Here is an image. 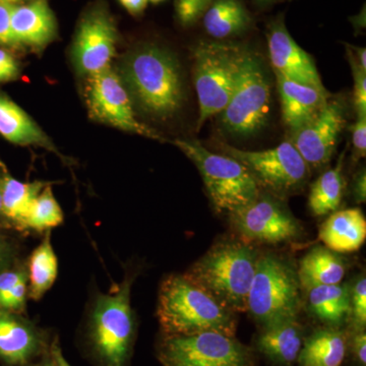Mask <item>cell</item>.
Returning <instances> with one entry per match:
<instances>
[{"label":"cell","mask_w":366,"mask_h":366,"mask_svg":"<svg viewBox=\"0 0 366 366\" xmlns=\"http://www.w3.org/2000/svg\"><path fill=\"white\" fill-rule=\"evenodd\" d=\"M352 352L355 355L356 360L361 365H366V334L365 330L362 331H356L354 334L352 342Z\"/></svg>","instance_id":"cell-37"},{"label":"cell","mask_w":366,"mask_h":366,"mask_svg":"<svg viewBox=\"0 0 366 366\" xmlns=\"http://www.w3.org/2000/svg\"><path fill=\"white\" fill-rule=\"evenodd\" d=\"M173 144L197 166L214 208L219 213H234L261 194L249 171L229 156L204 148L197 141L175 139Z\"/></svg>","instance_id":"cell-6"},{"label":"cell","mask_w":366,"mask_h":366,"mask_svg":"<svg viewBox=\"0 0 366 366\" xmlns=\"http://www.w3.org/2000/svg\"><path fill=\"white\" fill-rule=\"evenodd\" d=\"M148 1L153 2V4H159V2H162L164 0H148Z\"/></svg>","instance_id":"cell-47"},{"label":"cell","mask_w":366,"mask_h":366,"mask_svg":"<svg viewBox=\"0 0 366 366\" xmlns=\"http://www.w3.org/2000/svg\"><path fill=\"white\" fill-rule=\"evenodd\" d=\"M2 185H4V177L0 175V220L4 221L2 215Z\"/></svg>","instance_id":"cell-43"},{"label":"cell","mask_w":366,"mask_h":366,"mask_svg":"<svg viewBox=\"0 0 366 366\" xmlns=\"http://www.w3.org/2000/svg\"><path fill=\"white\" fill-rule=\"evenodd\" d=\"M2 1L6 2V4H11V6H16L23 4L24 2L28 1V0H2Z\"/></svg>","instance_id":"cell-44"},{"label":"cell","mask_w":366,"mask_h":366,"mask_svg":"<svg viewBox=\"0 0 366 366\" xmlns=\"http://www.w3.org/2000/svg\"><path fill=\"white\" fill-rule=\"evenodd\" d=\"M29 296L40 300L52 287L59 274V261L53 249L51 230L44 232V238L33 250L28 264Z\"/></svg>","instance_id":"cell-26"},{"label":"cell","mask_w":366,"mask_h":366,"mask_svg":"<svg viewBox=\"0 0 366 366\" xmlns=\"http://www.w3.org/2000/svg\"><path fill=\"white\" fill-rule=\"evenodd\" d=\"M0 134L20 146H38L60 155L42 129L13 100L0 94Z\"/></svg>","instance_id":"cell-20"},{"label":"cell","mask_w":366,"mask_h":366,"mask_svg":"<svg viewBox=\"0 0 366 366\" xmlns=\"http://www.w3.org/2000/svg\"><path fill=\"white\" fill-rule=\"evenodd\" d=\"M355 331H362L366 326V278L360 274L350 285V317Z\"/></svg>","instance_id":"cell-31"},{"label":"cell","mask_w":366,"mask_h":366,"mask_svg":"<svg viewBox=\"0 0 366 366\" xmlns=\"http://www.w3.org/2000/svg\"><path fill=\"white\" fill-rule=\"evenodd\" d=\"M29 295L28 273L24 269H6L0 273V310L21 314Z\"/></svg>","instance_id":"cell-30"},{"label":"cell","mask_w":366,"mask_h":366,"mask_svg":"<svg viewBox=\"0 0 366 366\" xmlns=\"http://www.w3.org/2000/svg\"><path fill=\"white\" fill-rule=\"evenodd\" d=\"M57 34V23L47 0H32L14 6L11 36L14 45L45 47Z\"/></svg>","instance_id":"cell-17"},{"label":"cell","mask_w":366,"mask_h":366,"mask_svg":"<svg viewBox=\"0 0 366 366\" xmlns=\"http://www.w3.org/2000/svg\"><path fill=\"white\" fill-rule=\"evenodd\" d=\"M50 356H51V361L54 366H71L64 358L61 349L56 341L53 342L52 346L50 347Z\"/></svg>","instance_id":"cell-41"},{"label":"cell","mask_w":366,"mask_h":366,"mask_svg":"<svg viewBox=\"0 0 366 366\" xmlns=\"http://www.w3.org/2000/svg\"><path fill=\"white\" fill-rule=\"evenodd\" d=\"M267 36L274 72L296 83L326 90L314 59L295 42L289 34L283 19H277L269 24Z\"/></svg>","instance_id":"cell-15"},{"label":"cell","mask_w":366,"mask_h":366,"mask_svg":"<svg viewBox=\"0 0 366 366\" xmlns=\"http://www.w3.org/2000/svg\"><path fill=\"white\" fill-rule=\"evenodd\" d=\"M202 18L207 34L217 40L242 35L252 25V16L242 0H213Z\"/></svg>","instance_id":"cell-22"},{"label":"cell","mask_w":366,"mask_h":366,"mask_svg":"<svg viewBox=\"0 0 366 366\" xmlns=\"http://www.w3.org/2000/svg\"><path fill=\"white\" fill-rule=\"evenodd\" d=\"M353 196L357 203L366 201V172L365 168L355 175L353 180Z\"/></svg>","instance_id":"cell-39"},{"label":"cell","mask_w":366,"mask_h":366,"mask_svg":"<svg viewBox=\"0 0 366 366\" xmlns=\"http://www.w3.org/2000/svg\"><path fill=\"white\" fill-rule=\"evenodd\" d=\"M30 366H54L53 365L52 361H44V362L37 363V365H33Z\"/></svg>","instance_id":"cell-45"},{"label":"cell","mask_w":366,"mask_h":366,"mask_svg":"<svg viewBox=\"0 0 366 366\" xmlns=\"http://www.w3.org/2000/svg\"><path fill=\"white\" fill-rule=\"evenodd\" d=\"M164 366H252V351L234 337L216 332L166 337L159 348Z\"/></svg>","instance_id":"cell-10"},{"label":"cell","mask_w":366,"mask_h":366,"mask_svg":"<svg viewBox=\"0 0 366 366\" xmlns=\"http://www.w3.org/2000/svg\"><path fill=\"white\" fill-rule=\"evenodd\" d=\"M257 1L262 2V4H268V2L280 1V0H257Z\"/></svg>","instance_id":"cell-46"},{"label":"cell","mask_w":366,"mask_h":366,"mask_svg":"<svg viewBox=\"0 0 366 366\" xmlns=\"http://www.w3.org/2000/svg\"><path fill=\"white\" fill-rule=\"evenodd\" d=\"M118 1L129 14H134V16L143 13L147 4H148V0H118Z\"/></svg>","instance_id":"cell-40"},{"label":"cell","mask_w":366,"mask_h":366,"mask_svg":"<svg viewBox=\"0 0 366 366\" xmlns=\"http://www.w3.org/2000/svg\"><path fill=\"white\" fill-rule=\"evenodd\" d=\"M14 6L0 0V45H14L11 13Z\"/></svg>","instance_id":"cell-36"},{"label":"cell","mask_w":366,"mask_h":366,"mask_svg":"<svg viewBox=\"0 0 366 366\" xmlns=\"http://www.w3.org/2000/svg\"><path fill=\"white\" fill-rule=\"evenodd\" d=\"M274 76L280 97L282 117L291 132L310 122L329 100L326 90L296 83L277 72Z\"/></svg>","instance_id":"cell-18"},{"label":"cell","mask_w":366,"mask_h":366,"mask_svg":"<svg viewBox=\"0 0 366 366\" xmlns=\"http://www.w3.org/2000/svg\"><path fill=\"white\" fill-rule=\"evenodd\" d=\"M354 157L356 160L365 157L366 154V115H357V120L351 127Z\"/></svg>","instance_id":"cell-34"},{"label":"cell","mask_w":366,"mask_h":366,"mask_svg":"<svg viewBox=\"0 0 366 366\" xmlns=\"http://www.w3.org/2000/svg\"><path fill=\"white\" fill-rule=\"evenodd\" d=\"M349 64L354 79V105L357 115H366V69H362L355 59L350 46L347 48Z\"/></svg>","instance_id":"cell-32"},{"label":"cell","mask_w":366,"mask_h":366,"mask_svg":"<svg viewBox=\"0 0 366 366\" xmlns=\"http://www.w3.org/2000/svg\"><path fill=\"white\" fill-rule=\"evenodd\" d=\"M310 314L327 327H338L350 317V285L315 286L307 289Z\"/></svg>","instance_id":"cell-24"},{"label":"cell","mask_w":366,"mask_h":366,"mask_svg":"<svg viewBox=\"0 0 366 366\" xmlns=\"http://www.w3.org/2000/svg\"><path fill=\"white\" fill-rule=\"evenodd\" d=\"M346 350L344 334L338 327H327L303 341L297 361L300 366H341Z\"/></svg>","instance_id":"cell-25"},{"label":"cell","mask_w":366,"mask_h":366,"mask_svg":"<svg viewBox=\"0 0 366 366\" xmlns=\"http://www.w3.org/2000/svg\"><path fill=\"white\" fill-rule=\"evenodd\" d=\"M85 100L92 119L122 131L163 141L157 132L137 119L129 92L112 66L86 76Z\"/></svg>","instance_id":"cell-11"},{"label":"cell","mask_w":366,"mask_h":366,"mask_svg":"<svg viewBox=\"0 0 366 366\" xmlns=\"http://www.w3.org/2000/svg\"><path fill=\"white\" fill-rule=\"evenodd\" d=\"M231 225L245 243L276 245L300 239L302 226L280 197L259 194L254 202L230 214Z\"/></svg>","instance_id":"cell-12"},{"label":"cell","mask_w":366,"mask_h":366,"mask_svg":"<svg viewBox=\"0 0 366 366\" xmlns=\"http://www.w3.org/2000/svg\"><path fill=\"white\" fill-rule=\"evenodd\" d=\"M301 291L297 269L290 262L273 254H259L247 312L262 329L297 320Z\"/></svg>","instance_id":"cell-5"},{"label":"cell","mask_w":366,"mask_h":366,"mask_svg":"<svg viewBox=\"0 0 366 366\" xmlns=\"http://www.w3.org/2000/svg\"><path fill=\"white\" fill-rule=\"evenodd\" d=\"M134 274H127L108 295H98L88 320V338L101 366H127L136 334L131 305Z\"/></svg>","instance_id":"cell-4"},{"label":"cell","mask_w":366,"mask_h":366,"mask_svg":"<svg viewBox=\"0 0 366 366\" xmlns=\"http://www.w3.org/2000/svg\"><path fill=\"white\" fill-rule=\"evenodd\" d=\"M271 112V83L257 53L244 49L232 96L220 113L224 131L237 137L255 136L266 127Z\"/></svg>","instance_id":"cell-8"},{"label":"cell","mask_w":366,"mask_h":366,"mask_svg":"<svg viewBox=\"0 0 366 366\" xmlns=\"http://www.w3.org/2000/svg\"><path fill=\"white\" fill-rule=\"evenodd\" d=\"M64 222V213L53 194L51 187L47 185L34 199L25 220L24 230L45 232Z\"/></svg>","instance_id":"cell-29"},{"label":"cell","mask_w":366,"mask_h":366,"mask_svg":"<svg viewBox=\"0 0 366 366\" xmlns=\"http://www.w3.org/2000/svg\"><path fill=\"white\" fill-rule=\"evenodd\" d=\"M42 330L16 312L0 310V360L9 366H28L44 351Z\"/></svg>","instance_id":"cell-16"},{"label":"cell","mask_w":366,"mask_h":366,"mask_svg":"<svg viewBox=\"0 0 366 366\" xmlns=\"http://www.w3.org/2000/svg\"><path fill=\"white\" fill-rule=\"evenodd\" d=\"M345 124V110L339 100H327L325 107L300 129L291 132V144L310 169L324 167L331 160Z\"/></svg>","instance_id":"cell-14"},{"label":"cell","mask_w":366,"mask_h":366,"mask_svg":"<svg viewBox=\"0 0 366 366\" xmlns=\"http://www.w3.org/2000/svg\"><path fill=\"white\" fill-rule=\"evenodd\" d=\"M319 238L337 254L357 252L366 239V219L360 208L336 211L320 226Z\"/></svg>","instance_id":"cell-19"},{"label":"cell","mask_w":366,"mask_h":366,"mask_svg":"<svg viewBox=\"0 0 366 366\" xmlns=\"http://www.w3.org/2000/svg\"><path fill=\"white\" fill-rule=\"evenodd\" d=\"M244 49L222 41H204L194 47V81L199 109L197 131L227 106Z\"/></svg>","instance_id":"cell-7"},{"label":"cell","mask_w":366,"mask_h":366,"mask_svg":"<svg viewBox=\"0 0 366 366\" xmlns=\"http://www.w3.org/2000/svg\"><path fill=\"white\" fill-rule=\"evenodd\" d=\"M118 74L132 101L149 117L168 119L182 109V69L169 50L153 44L137 47L125 55Z\"/></svg>","instance_id":"cell-1"},{"label":"cell","mask_w":366,"mask_h":366,"mask_svg":"<svg viewBox=\"0 0 366 366\" xmlns=\"http://www.w3.org/2000/svg\"><path fill=\"white\" fill-rule=\"evenodd\" d=\"M345 189L343 155L332 169L326 171L310 187L308 207L312 215L322 217L334 213L340 207Z\"/></svg>","instance_id":"cell-28"},{"label":"cell","mask_w":366,"mask_h":366,"mask_svg":"<svg viewBox=\"0 0 366 366\" xmlns=\"http://www.w3.org/2000/svg\"><path fill=\"white\" fill-rule=\"evenodd\" d=\"M20 74L18 61L7 50L0 48V83L14 81Z\"/></svg>","instance_id":"cell-35"},{"label":"cell","mask_w":366,"mask_h":366,"mask_svg":"<svg viewBox=\"0 0 366 366\" xmlns=\"http://www.w3.org/2000/svg\"><path fill=\"white\" fill-rule=\"evenodd\" d=\"M114 21L106 7L89 9L79 21L71 47V59L81 76H92L110 66L117 48Z\"/></svg>","instance_id":"cell-13"},{"label":"cell","mask_w":366,"mask_h":366,"mask_svg":"<svg viewBox=\"0 0 366 366\" xmlns=\"http://www.w3.org/2000/svg\"><path fill=\"white\" fill-rule=\"evenodd\" d=\"M302 343V327L297 320L264 327L257 340L259 352L280 365H291L297 361Z\"/></svg>","instance_id":"cell-21"},{"label":"cell","mask_w":366,"mask_h":366,"mask_svg":"<svg viewBox=\"0 0 366 366\" xmlns=\"http://www.w3.org/2000/svg\"><path fill=\"white\" fill-rule=\"evenodd\" d=\"M259 254L249 243H217L183 274L235 314L245 312Z\"/></svg>","instance_id":"cell-3"},{"label":"cell","mask_w":366,"mask_h":366,"mask_svg":"<svg viewBox=\"0 0 366 366\" xmlns=\"http://www.w3.org/2000/svg\"><path fill=\"white\" fill-rule=\"evenodd\" d=\"M340 255L325 247H315L301 259L297 269L301 289L340 284L346 274Z\"/></svg>","instance_id":"cell-23"},{"label":"cell","mask_w":366,"mask_h":366,"mask_svg":"<svg viewBox=\"0 0 366 366\" xmlns=\"http://www.w3.org/2000/svg\"><path fill=\"white\" fill-rule=\"evenodd\" d=\"M351 50H352L354 55H355V59L357 60L358 64H360V66L362 69H366V49L365 47H352L350 46Z\"/></svg>","instance_id":"cell-42"},{"label":"cell","mask_w":366,"mask_h":366,"mask_svg":"<svg viewBox=\"0 0 366 366\" xmlns=\"http://www.w3.org/2000/svg\"><path fill=\"white\" fill-rule=\"evenodd\" d=\"M213 0H177L175 11L180 25H194L201 19Z\"/></svg>","instance_id":"cell-33"},{"label":"cell","mask_w":366,"mask_h":366,"mask_svg":"<svg viewBox=\"0 0 366 366\" xmlns=\"http://www.w3.org/2000/svg\"><path fill=\"white\" fill-rule=\"evenodd\" d=\"M220 149L242 163L259 187L280 199L297 192L310 178V167L289 141L264 151L240 150L227 144Z\"/></svg>","instance_id":"cell-9"},{"label":"cell","mask_w":366,"mask_h":366,"mask_svg":"<svg viewBox=\"0 0 366 366\" xmlns=\"http://www.w3.org/2000/svg\"><path fill=\"white\" fill-rule=\"evenodd\" d=\"M50 183L43 182H21L14 177H4L2 185V215L6 222L23 229L29 209L34 199Z\"/></svg>","instance_id":"cell-27"},{"label":"cell","mask_w":366,"mask_h":366,"mask_svg":"<svg viewBox=\"0 0 366 366\" xmlns=\"http://www.w3.org/2000/svg\"><path fill=\"white\" fill-rule=\"evenodd\" d=\"M14 259L13 244L0 235V273L6 271L11 266Z\"/></svg>","instance_id":"cell-38"},{"label":"cell","mask_w":366,"mask_h":366,"mask_svg":"<svg viewBox=\"0 0 366 366\" xmlns=\"http://www.w3.org/2000/svg\"><path fill=\"white\" fill-rule=\"evenodd\" d=\"M235 315L184 274H170L161 284L157 317L166 337L206 332L234 337Z\"/></svg>","instance_id":"cell-2"}]
</instances>
